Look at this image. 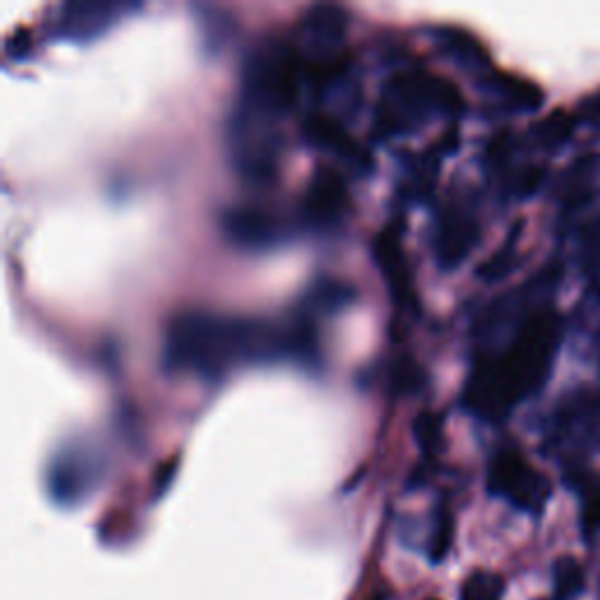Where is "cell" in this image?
<instances>
[{
  "mask_svg": "<svg viewBox=\"0 0 600 600\" xmlns=\"http://www.w3.org/2000/svg\"><path fill=\"white\" fill-rule=\"evenodd\" d=\"M600 446V399L587 392L567 395L551 417L549 448L565 470L584 467Z\"/></svg>",
  "mask_w": 600,
  "mask_h": 600,
  "instance_id": "277c9868",
  "label": "cell"
},
{
  "mask_svg": "<svg viewBox=\"0 0 600 600\" xmlns=\"http://www.w3.org/2000/svg\"><path fill=\"white\" fill-rule=\"evenodd\" d=\"M415 439L425 448V453H437V446L441 439V420L432 415L429 411H423L415 423Z\"/></svg>",
  "mask_w": 600,
  "mask_h": 600,
  "instance_id": "603a6c76",
  "label": "cell"
},
{
  "mask_svg": "<svg viewBox=\"0 0 600 600\" xmlns=\"http://www.w3.org/2000/svg\"><path fill=\"white\" fill-rule=\"evenodd\" d=\"M584 589L582 565L573 557H561L553 563V598L573 600Z\"/></svg>",
  "mask_w": 600,
  "mask_h": 600,
  "instance_id": "ac0fdd59",
  "label": "cell"
},
{
  "mask_svg": "<svg viewBox=\"0 0 600 600\" xmlns=\"http://www.w3.org/2000/svg\"><path fill=\"white\" fill-rule=\"evenodd\" d=\"M467 103L453 80L429 71L399 73L389 80L380 101L378 125L385 134H403L429 115H462Z\"/></svg>",
  "mask_w": 600,
  "mask_h": 600,
  "instance_id": "3957f363",
  "label": "cell"
},
{
  "mask_svg": "<svg viewBox=\"0 0 600 600\" xmlns=\"http://www.w3.org/2000/svg\"><path fill=\"white\" fill-rule=\"evenodd\" d=\"M563 340V320L551 305L530 314L498 354H482L464 385L462 401L474 415L502 423L521 401L549 380Z\"/></svg>",
  "mask_w": 600,
  "mask_h": 600,
  "instance_id": "7a4b0ae2",
  "label": "cell"
},
{
  "mask_svg": "<svg viewBox=\"0 0 600 600\" xmlns=\"http://www.w3.org/2000/svg\"><path fill=\"white\" fill-rule=\"evenodd\" d=\"M368 600H389V596H387V593H375V596L368 598Z\"/></svg>",
  "mask_w": 600,
  "mask_h": 600,
  "instance_id": "4316f807",
  "label": "cell"
},
{
  "mask_svg": "<svg viewBox=\"0 0 600 600\" xmlns=\"http://www.w3.org/2000/svg\"><path fill=\"white\" fill-rule=\"evenodd\" d=\"M486 95L498 99L504 109L512 111H537L542 107L545 95L535 83L518 78L512 73H486L484 75Z\"/></svg>",
  "mask_w": 600,
  "mask_h": 600,
  "instance_id": "5bb4252c",
  "label": "cell"
},
{
  "mask_svg": "<svg viewBox=\"0 0 600 600\" xmlns=\"http://www.w3.org/2000/svg\"><path fill=\"white\" fill-rule=\"evenodd\" d=\"M600 195V155H584L567 170L561 184L563 212H577Z\"/></svg>",
  "mask_w": 600,
  "mask_h": 600,
  "instance_id": "4fadbf2b",
  "label": "cell"
},
{
  "mask_svg": "<svg viewBox=\"0 0 600 600\" xmlns=\"http://www.w3.org/2000/svg\"><path fill=\"white\" fill-rule=\"evenodd\" d=\"M593 291H596V298L600 300V275H598V279H596V284H593Z\"/></svg>",
  "mask_w": 600,
  "mask_h": 600,
  "instance_id": "484cf974",
  "label": "cell"
},
{
  "mask_svg": "<svg viewBox=\"0 0 600 600\" xmlns=\"http://www.w3.org/2000/svg\"><path fill=\"white\" fill-rule=\"evenodd\" d=\"M582 113H600V95H596L593 99H589L582 107Z\"/></svg>",
  "mask_w": 600,
  "mask_h": 600,
  "instance_id": "d4e9b609",
  "label": "cell"
},
{
  "mask_svg": "<svg viewBox=\"0 0 600 600\" xmlns=\"http://www.w3.org/2000/svg\"><path fill=\"white\" fill-rule=\"evenodd\" d=\"M373 261L380 270L385 287L392 296V303H397L399 310H417L413 273L397 230L385 228L373 237Z\"/></svg>",
  "mask_w": 600,
  "mask_h": 600,
  "instance_id": "ba28073f",
  "label": "cell"
},
{
  "mask_svg": "<svg viewBox=\"0 0 600 600\" xmlns=\"http://www.w3.org/2000/svg\"><path fill=\"white\" fill-rule=\"evenodd\" d=\"M573 134H575V117L565 111L551 113L545 120H539V123L533 127L535 141L549 150L565 146Z\"/></svg>",
  "mask_w": 600,
  "mask_h": 600,
  "instance_id": "e0dca14e",
  "label": "cell"
},
{
  "mask_svg": "<svg viewBox=\"0 0 600 600\" xmlns=\"http://www.w3.org/2000/svg\"><path fill=\"white\" fill-rule=\"evenodd\" d=\"M432 600H437V598H432Z\"/></svg>",
  "mask_w": 600,
  "mask_h": 600,
  "instance_id": "83f0119b",
  "label": "cell"
},
{
  "mask_svg": "<svg viewBox=\"0 0 600 600\" xmlns=\"http://www.w3.org/2000/svg\"><path fill=\"white\" fill-rule=\"evenodd\" d=\"M350 209L348 184L338 170L317 167L303 195V218L314 228H334Z\"/></svg>",
  "mask_w": 600,
  "mask_h": 600,
  "instance_id": "52a82bcc",
  "label": "cell"
},
{
  "mask_svg": "<svg viewBox=\"0 0 600 600\" xmlns=\"http://www.w3.org/2000/svg\"><path fill=\"white\" fill-rule=\"evenodd\" d=\"M305 32L310 36V42L314 48H320L322 52L336 48V45L342 40L345 24H348V17H345V10L336 5H314L305 14Z\"/></svg>",
  "mask_w": 600,
  "mask_h": 600,
  "instance_id": "2e32d148",
  "label": "cell"
},
{
  "mask_svg": "<svg viewBox=\"0 0 600 600\" xmlns=\"http://www.w3.org/2000/svg\"><path fill=\"white\" fill-rule=\"evenodd\" d=\"M129 10L125 3H68L59 8L54 26L62 38L83 42L107 34Z\"/></svg>",
  "mask_w": 600,
  "mask_h": 600,
  "instance_id": "9c48e42d",
  "label": "cell"
},
{
  "mask_svg": "<svg viewBox=\"0 0 600 600\" xmlns=\"http://www.w3.org/2000/svg\"><path fill=\"white\" fill-rule=\"evenodd\" d=\"M579 259L582 265H598L600 261V216L593 218L579 235Z\"/></svg>",
  "mask_w": 600,
  "mask_h": 600,
  "instance_id": "cb8c5ba5",
  "label": "cell"
},
{
  "mask_svg": "<svg viewBox=\"0 0 600 600\" xmlns=\"http://www.w3.org/2000/svg\"><path fill=\"white\" fill-rule=\"evenodd\" d=\"M518 235H521V228H514L512 237H509L507 242L498 251H495L482 267H478V277H482L484 282H500L502 277L512 273V270L516 267V261H518V249H516Z\"/></svg>",
  "mask_w": 600,
  "mask_h": 600,
  "instance_id": "d6986e66",
  "label": "cell"
},
{
  "mask_svg": "<svg viewBox=\"0 0 600 600\" xmlns=\"http://www.w3.org/2000/svg\"><path fill=\"white\" fill-rule=\"evenodd\" d=\"M476 239H478V223L472 214L460 212V209L448 212L441 221L439 237H437L441 263L446 267L460 265L464 259H467V253L474 249Z\"/></svg>",
  "mask_w": 600,
  "mask_h": 600,
  "instance_id": "7c38bea8",
  "label": "cell"
},
{
  "mask_svg": "<svg viewBox=\"0 0 600 600\" xmlns=\"http://www.w3.org/2000/svg\"><path fill=\"white\" fill-rule=\"evenodd\" d=\"M453 514L446 504L437 509V518H434V528L429 535V561L432 563H441L446 559V553L453 547Z\"/></svg>",
  "mask_w": 600,
  "mask_h": 600,
  "instance_id": "44dd1931",
  "label": "cell"
},
{
  "mask_svg": "<svg viewBox=\"0 0 600 600\" xmlns=\"http://www.w3.org/2000/svg\"><path fill=\"white\" fill-rule=\"evenodd\" d=\"M303 134L308 143H312L314 148L328 150V153H334L352 164H359V167H366L368 164V155L350 137V132L342 127L340 120L332 115H324V113L308 115L303 120Z\"/></svg>",
  "mask_w": 600,
  "mask_h": 600,
  "instance_id": "8fae6325",
  "label": "cell"
},
{
  "mask_svg": "<svg viewBox=\"0 0 600 600\" xmlns=\"http://www.w3.org/2000/svg\"><path fill=\"white\" fill-rule=\"evenodd\" d=\"M488 490L521 512L539 514L551 498L549 478L516 448H500L488 467Z\"/></svg>",
  "mask_w": 600,
  "mask_h": 600,
  "instance_id": "5b68a950",
  "label": "cell"
},
{
  "mask_svg": "<svg viewBox=\"0 0 600 600\" xmlns=\"http://www.w3.org/2000/svg\"><path fill=\"white\" fill-rule=\"evenodd\" d=\"M582 498V530L587 537L600 533V484L579 492Z\"/></svg>",
  "mask_w": 600,
  "mask_h": 600,
  "instance_id": "7402d4cb",
  "label": "cell"
},
{
  "mask_svg": "<svg viewBox=\"0 0 600 600\" xmlns=\"http://www.w3.org/2000/svg\"><path fill=\"white\" fill-rule=\"evenodd\" d=\"M502 593H504V579L495 573L478 570V573L464 579L460 600H502Z\"/></svg>",
  "mask_w": 600,
  "mask_h": 600,
  "instance_id": "ffe728a7",
  "label": "cell"
},
{
  "mask_svg": "<svg viewBox=\"0 0 600 600\" xmlns=\"http://www.w3.org/2000/svg\"><path fill=\"white\" fill-rule=\"evenodd\" d=\"M314 354H317V334L308 322L277 328L257 320L186 310L176 314L167 326L162 362L172 373L216 380L245 364L275 362L284 357L314 359Z\"/></svg>",
  "mask_w": 600,
  "mask_h": 600,
  "instance_id": "6da1fadb",
  "label": "cell"
},
{
  "mask_svg": "<svg viewBox=\"0 0 600 600\" xmlns=\"http://www.w3.org/2000/svg\"><path fill=\"white\" fill-rule=\"evenodd\" d=\"M101 476L103 462L95 450L73 446L54 458L48 474V488L54 502L78 504L99 486Z\"/></svg>",
  "mask_w": 600,
  "mask_h": 600,
  "instance_id": "8992f818",
  "label": "cell"
},
{
  "mask_svg": "<svg viewBox=\"0 0 600 600\" xmlns=\"http://www.w3.org/2000/svg\"><path fill=\"white\" fill-rule=\"evenodd\" d=\"M223 230L239 247L265 249L279 242L282 225L261 207H233L223 214Z\"/></svg>",
  "mask_w": 600,
  "mask_h": 600,
  "instance_id": "30bf717a",
  "label": "cell"
},
{
  "mask_svg": "<svg viewBox=\"0 0 600 600\" xmlns=\"http://www.w3.org/2000/svg\"><path fill=\"white\" fill-rule=\"evenodd\" d=\"M434 40H437L441 52L448 59H453L458 66L478 75L488 73L490 68L488 50L472 34L462 32V28H455V26H441L437 28V34H434Z\"/></svg>",
  "mask_w": 600,
  "mask_h": 600,
  "instance_id": "9a60e30c",
  "label": "cell"
}]
</instances>
